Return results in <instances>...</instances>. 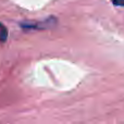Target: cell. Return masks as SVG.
<instances>
[{"mask_svg": "<svg viewBox=\"0 0 124 124\" xmlns=\"http://www.w3.org/2000/svg\"><path fill=\"white\" fill-rule=\"evenodd\" d=\"M57 19L54 17H50V19L46 20V21L39 22V23H23L22 27L24 30H45L47 27H51L57 23Z\"/></svg>", "mask_w": 124, "mask_h": 124, "instance_id": "1", "label": "cell"}, {"mask_svg": "<svg viewBox=\"0 0 124 124\" xmlns=\"http://www.w3.org/2000/svg\"><path fill=\"white\" fill-rule=\"evenodd\" d=\"M8 37V31L3 24L0 23V41H6Z\"/></svg>", "mask_w": 124, "mask_h": 124, "instance_id": "2", "label": "cell"}, {"mask_svg": "<svg viewBox=\"0 0 124 124\" xmlns=\"http://www.w3.org/2000/svg\"><path fill=\"white\" fill-rule=\"evenodd\" d=\"M112 3L116 7H123L124 8V0H112Z\"/></svg>", "mask_w": 124, "mask_h": 124, "instance_id": "3", "label": "cell"}]
</instances>
